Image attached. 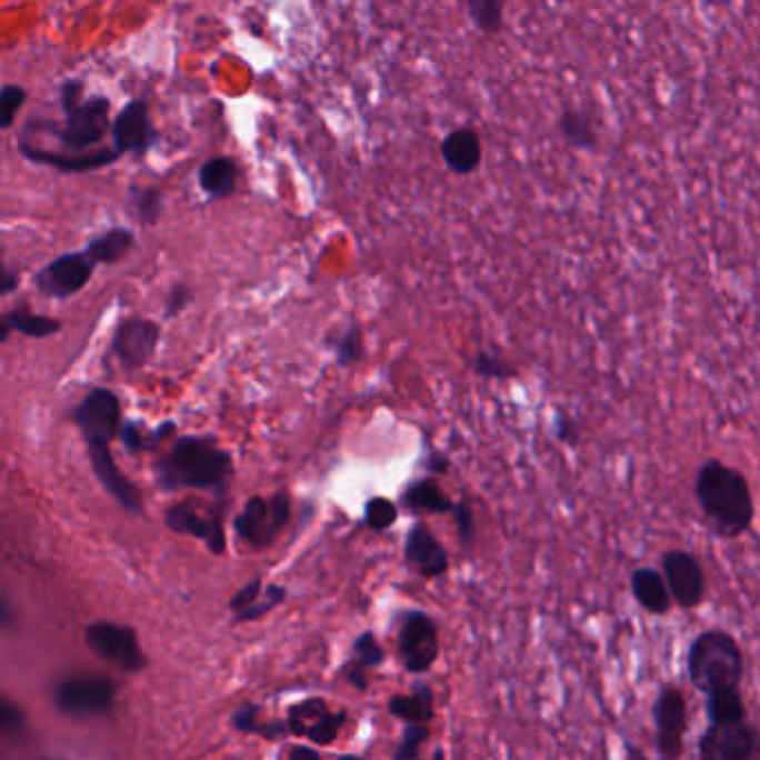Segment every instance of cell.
I'll return each instance as SVG.
<instances>
[{
	"mask_svg": "<svg viewBox=\"0 0 760 760\" xmlns=\"http://www.w3.org/2000/svg\"><path fill=\"white\" fill-rule=\"evenodd\" d=\"M112 139L121 154H146L157 141V130L150 119L148 101H130L112 121Z\"/></svg>",
	"mask_w": 760,
	"mask_h": 760,
	"instance_id": "obj_14",
	"label": "cell"
},
{
	"mask_svg": "<svg viewBox=\"0 0 760 760\" xmlns=\"http://www.w3.org/2000/svg\"><path fill=\"white\" fill-rule=\"evenodd\" d=\"M656 749L662 760H680L684 749V736L689 731V704L682 689L673 682H664L651 707Z\"/></svg>",
	"mask_w": 760,
	"mask_h": 760,
	"instance_id": "obj_5",
	"label": "cell"
},
{
	"mask_svg": "<svg viewBox=\"0 0 760 760\" xmlns=\"http://www.w3.org/2000/svg\"><path fill=\"white\" fill-rule=\"evenodd\" d=\"M760 731L747 720L709 722L698 740V760H756Z\"/></svg>",
	"mask_w": 760,
	"mask_h": 760,
	"instance_id": "obj_6",
	"label": "cell"
},
{
	"mask_svg": "<svg viewBox=\"0 0 760 760\" xmlns=\"http://www.w3.org/2000/svg\"><path fill=\"white\" fill-rule=\"evenodd\" d=\"M328 713V707H326V702L323 700H306V702H299V704H294L292 709H290V713H288V729L294 733V736H306V731H308V727L314 722V720H319L321 716H326Z\"/></svg>",
	"mask_w": 760,
	"mask_h": 760,
	"instance_id": "obj_32",
	"label": "cell"
},
{
	"mask_svg": "<svg viewBox=\"0 0 760 760\" xmlns=\"http://www.w3.org/2000/svg\"><path fill=\"white\" fill-rule=\"evenodd\" d=\"M433 760H444V756H442V751H438V753H436V758H433Z\"/></svg>",
	"mask_w": 760,
	"mask_h": 760,
	"instance_id": "obj_49",
	"label": "cell"
},
{
	"mask_svg": "<svg viewBox=\"0 0 760 760\" xmlns=\"http://www.w3.org/2000/svg\"><path fill=\"white\" fill-rule=\"evenodd\" d=\"M471 21L484 34H496L502 30L504 23V6L498 0H469L467 6Z\"/></svg>",
	"mask_w": 760,
	"mask_h": 760,
	"instance_id": "obj_31",
	"label": "cell"
},
{
	"mask_svg": "<svg viewBox=\"0 0 760 760\" xmlns=\"http://www.w3.org/2000/svg\"><path fill=\"white\" fill-rule=\"evenodd\" d=\"M558 130L564 137V141L573 148L593 150L598 146V134L593 130V123L582 110H564L558 121Z\"/></svg>",
	"mask_w": 760,
	"mask_h": 760,
	"instance_id": "obj_25",
	"label": "cell"
},
{
	"mask_svg": "<svg viewBox=\"0 0 760 760\" xmlns=\"http://www.w3.org/2000/svg\"><path fill=\"white\" fill-rule=\"evenodd\" d=\"M704 713L709 722H738L747 720V704L740 689L720 691L709 696L704 702Z\"/></svg>",
	"mask_w": 760,
	"mask_h": 760,
	"instance_id": "obj_27",
	"label": "cell"
},
{
	"mask_svg": "<svg viewBox=\"0 0 760 760\" xmlns=\"http://www.w3.org/2000/svg\"><path fill=\"white\" fill-rule=\"evenodd\" d=\"M232 724L239 731H243V733H259V736L263 733V727H266V722H261V718H259V707L257 704L239 707L234 711V716H232Z\"/></svg>",
	"mask_w": 760,
	"mask_h": 760,
	"instance_id": "obj_39",
	"label": "cell"
},
{
	"mask_svg": "<svg viewBox=\"0 0 760 760\" xmlns=\"http://www.w3.org/2000/svg\"><path fill=\"white\" fill-rule=\"evenodd\" d=\"M442 157L456 174H471L482 163V141L471 128H460L442 141Z\"/></svg>",
	"mask_w": 760,
	"mask_h": 760,
	"instance_id": "obj_20",
	"label": "cell"
},
{
	"mask_svg": "<svg viewBox=\"0 0 760 760\" xmlns=\"http://www.w3.org/2000/svg\"><path fill=\"white\" fill-rule=\"evenodd\" d=\"M429 738V727L427 724H411L404 733L402 747L398 749V760H416L420 747Z\"/></svg>",
	"mask_w": 760,
	"mask_h": 760,
	"instance_id": "obj_38",
	"label": "cell"
},
{
	"mask_svg": "<svg viewBox=\"0 0 760 760\" xmlns=\"http://www.w3.org/2000/svg\"><path fill=\"white\" fill-rule=\"evenodd\" d=\"M172 431H174V424H166L163 429H146L143 424H137V422H123L119 438L128 451L141 453V451H152L157 442L163 440Z\"/></svg>",
	"mask_w": 760,
	"mask_h": 760,
	"instance_id": "obj_29",
	"label": "cell"
},
{
	"mask_svg": "<svg viewBox=\"0 0 760 760\" xmlns=\"http://www.w3.org/2000/svg\"><path fill=\"white\" fill-rule=\"evenodd\" d=\"M63 323L54 317H46V314H37L23 308L10 310L3 317H0V341H8L10 332L17 330L26 337L32 339H43V337H52L57 332H61Z\"/></svg>",
	"mask_w": 760,
	"mask_h": 760,
	"instance_id": "obj_21",
	"label": "cell"
},
{
	"mask_svg": "<svg viewBox=\"0 0 760 760\" xmlns=\"http://www.w3.org/2000/svg\"><path fill=\"white\" fill-rule=\"evenodd\" d=\"M190 299H192L190 288L186 283H174L168 299H166V319H172L179 312H183L186 306L190 303Z\"/></svg>",
	"mask_w": 760,
	"mask_h": 760,
	"instance_id": "obj_43",
	"label": "cell"
},
{
	"mask_svg": "<svg viewBox=\"0 0 760 760\" xmlns=\"http://www.w3.org/2000/svg\"><path fill=\"white\" fill-rule=\"evenodd\" d=\"M404 502L416 513H453L456 511V504L451 502V498L442 491V487L433 478H424V480L416 482L407 491Z\"/></svg>",
	"mask_w": 760,
	"mask_h": 760,
	"instance_id": "obj_24",
	"label": "cell"
},
{
	"mask_svg": "<svg viewBox=\"0 0 760 760\" xmlns=\"http://www.w3.org/2000/svg\"><path fill=\"white\" fill-rule=\"evenodd\" d=\"M339 760H361V758H357V756H341Z\"/></svg>",
	"mask_w": 760,
	"mask_h": 760,
	"instance_id": "obj_48",
	"label": "cell"
},
{
	"mask_svg": "<svg viewBox=\"0 0 760 760\" xmlns=\"http://www.w3.org/2000/svg\"><path fill=\"white\" fill-rule=\"evenodd\" d=\"M0 720H3L6 729H19L23 722V713L19 707H14L12 702L3 704V711H0Z\"/></svg>",
	"mask_w": 760,
	"mask_h": 760,
	"instance_id": "obj_44",
	"label": "cell"
},
{
	"mask_svg": "<svg viewBox=\"0 0 760 760\" xmlns=\"http://www.w3.org/2000/svg\"><path fill=\"white\" fill-rule=\"evenodd\" d=\"M283 600H286V591H283L281 587H268L266 593L261 596V600H259L252 609H248L246 613H241L239 620H254V618H261L263 613H268L270 609H274L277 604H281Z\"/></svg>",
	"mask_w": 760,
	"mask_h": 760,
	"instance_id": "obj_41",
	"label": "cell"
},
{
	"mask_svg": "<svg viewBox=\"0 0 760 760\" xmlns=\"http://www.w3.org/2000/svg\"><path fill=\"white\" fill-rule=\"evenodd\" d=\"M97 263L90 259V254L83 252H68L61 254L59 259L50 261L37 277L34 286L39 292L52 299H70L72 294L81 292L92 274H94Z\"/></svg>",
	"mask_w": 760,
	"mask_h": 760,
	"instance_id": "obj_11",
	"label": "cell"
},
{
	"mask_svg": "<svg viewBox=\"0 0 760 760\" xmlns=\"http://www.w3.org/2000/svg\"><path fill=\"white\" fill-rule=\"evenodd\" d=\"M19 283H21L19 272L6 268L3 270V281H0V292H3V297H8V294H12L19 288Z\"/></svg>",
	"mask_w": 760,
	"mask_h": 760,
	"instance_id": "obj_45",
	"label": "cell"
},
{
	"mask_svg": "<svg viewBox=\"0 0 760 760\" xmlns=\"http://www.w3.org/2000/svg\"><path fill=\"white\" fill-rule=\"evenodd\" d=\"M134 248V237L130 230L126 228H110L106 230L103 234L94 237L86 252L90 254V259L99 266V263H108V266H114V263H121L130 250Z\"/></svg>",
	"mask_w": 760,
	"mask_h": 760,
	"instance_id": "obj_23",
	"label": "cell"
},
{
	"mask_svg": "<svg viewBox=\"0 0 760 760\" xmlns=\"http://www.w3.org/2000/svg\"><path fill=\"white\" fill-rule=\"evenodd\" d=\"M326 343L332 348L341 366H352L363 357V334H361V328L354 323L339 330L334 337H328Z\"/></svg>",
	"mask_w": 760,
	"mask_h": 760,
	"instance_id": "obj_28",
	"label": "cell"
},
{
	"mask_svg": "<svg viewBox=\"0 0 760 760\" xmlns=\"http://www.w3.org/2000/svg\"><path fill=\"white\" fill-rule=\"evenodd\" d=\"M429 469H431L433 473H447V471H449V460H447V456L433 453V456L429 458Z\"/></svg>",
	"mask_w": 760,
	"mask_h": 760,
	"instance_id": "obj_47",
	"label": "cell"
},
{
	"mask_svg": "<svg viewBox=\"0 0 760 760\" xmlns=\"http://www.w3.org/2000/svg\"><path fill=\"white\" fill-rule=\"evenodd\" d=\"M693 496L709 529L720 540H738L751 529L756 504L742 471L711 458L696 473Z\"/></svg>",
	"mask_w": 760,
	"mask_h": 760,
	"instance_id": "obj_1",
	"label": "cell"
},
{
	"mask_svg": "<svg viewBox=\"0 0 760 760\" xmlns=\"http://www.w3.org/2000/svg\"><path fill=\"white\" fill-rule=\"evenodd\" d=\"M687 676L691 687L707 698L720 691L740 689L744 678V651L727 629H704L687 649Z\"/></svg>",
	"mask_w": 760,
	"mask_h": 760,
	"instance_id": "obj_3",
	"label": "cell"
},
{
	"mask_svg": "<svg viewBox=\"0 0 760 760\" xmlns=\"http://www.w3.org/2000/svg\"><path fill=\"white\" fill-rule=\"evenodd\" d=\"M21 154L26 159H30L32 163H41V166H50L57 168L61 172H92V170H101L106 166H112L119 161L121 152L114 148H99L86 154H70V152H57V150H41L28 141H21L19 146Z\"/></svg>",
	"mask_w": 760,
	"mask_h": 760,
	"instance_id": "obj_17",
	"label": "cell"
},
{
	"mask_svg": "<svg viewBox=\"0 0 760 760\" xmlns=\"http://www.w3.org/2000/svg\"><path fill=\"white\" fill-rule=\"evenodd\" d=\"M26 101H28V92L21 86H12V83L3 86V92H0V110H3L0 126H3V130H10L14 126V119L19 110L26 106Z\"/></svg>",
	"mask_w": 760,
	"mask_h": 760,
	"instance_id": "obj_34",
	"label": "cell"
},
{
	"mask_svg": "<svg viewBox=\"0 0 760 760\" xmlns=\"http://www.w3.org/2000/svg\"><path fill=\"white\" fill-rule=\"evenodd\" d=\"M72 420L81 431L86 447L112 444L123 427L121 400L110 389H94L74 409Z\"/></svg>",
	"mask_w": 760,
	"mask_h": 760,
	"instance_id": "obj_7",
	"label": "cell"
},
{
	"mask_svg": "<svg viewBox=\"0 0 760 760\" xmlns=\"http://www.w3.org/2000/svg\"><path fill=\"white\" fill-rule=\"evenodd\" d=\"M343 713H326V716H321L319 720H314L310 727H308V731H306V736L312 740V742H317V744H330L334 738H337V733H339V729H341V724H343Z\"/></svg>",
	"mask_w": 760,
	"mask_h": 760,
	"instance_id": "obj_35",
	"label": "cell"
},
{
	"mask_svg": "<svg viewBox=\"0 0 760 760\" xmlns=\"http://www.w3.org/2000/svg\"><path fill=\"white\" fill-rule=\"evenodd\" d=\"M86 642L101 660L119 667L121 671L137 673L146 667V656L139 636L132 627L114 622H94L86 629Z\"/></svg>",
	"mask_w": 760,
	"mask_h": 760,
	"instance_id": "obj_8",
	"label": "cell"
},
{
	"mask_svg": "<svg viewBox=\"0 0 760 760\" xmlns=\"http://www.w3.org/2000/svg\"><path fill=\"white\" fill-rule=\"evenodd\" d=\"M662 576L669 593L680 609H696L704 602L707 578L702 562L684 549H669L660 556Z\"/></svg>",
	"mask_w": 760,
	"mask_h": 760,
	"instance_id": "obj_10",
	"label": "cell"
},
{
	"mask_svg": "<svg viewBox=\"0 0 760 760\" xmlns=\"http://www.w3.org/2000/svg\"><path fill=\"white\" fill-rule=\"evenodd\" d=\"M290 518V500L286 493L272 498H250L234 520L237 533L252 547H270Z\"/></svg>",
	"mask_w": 760,
	"mask_h": 760,
	"instance_id": "obj_9",
	"label": "cell"
},
{
	"mask_svg": "<svg viewBox=\"0 0 760 760\" xmlns=\"http://www.w3.org/2000/svg\"><path fill=\"white\" fill-rule=\"evenodd\" d=\"M407 556H409V562L416 564L424 578H440L449 569V556L444 547L424 524H418L411 531Z\"/></svg>",
	"mask_w": 760,
	"mask_h": 760,
	"instance_id": "obj_18",
	"label": "cell"
},
{
	"mask_svg": "<svg viewBox=\"0 0 760 760\" xmlns=\"http://www.w3.org/2000/svg\"><path fill=\"white\" fill-rule=\"evenodd\" d=\"M631 593L633 600L651 616H667L673 598L669 593L667 580L662 576V571H656L651 567H640L631 573Z\"/></svg>",
	"mask_w": 760,
	"mask_h": 760,
	"instance_id": "obj_19",
	"label": "cell"
},
{
	"mask_svg": "<svg viewBox=\"0 0 760 760\" xmlns=\"http://www.w3.org/2000/svg\"><path fill=\"white\" fill-rule=\"evenodd\" d=\"M232 458L210 436H183L154 464L163 491L197 489L223 493L232 480Z\"/></svg>",
	"mask_w": 760,
	"mask_h": 760,
	"instance_id": "obj_2",
	"label": "cell"
},
{
	"mask_svg": "<svg viewBox=\"0 0 760 760\" xmlns=\"http://www.w3.org/2000/svg\"><path fill=\"white\" fill-rule=\"evenodd\" d=\"M237 163L230 157H212L199 168V188L210 199H226L237 188Z\"/></svg>",
	"mask_w": 760,
	"mask_h": 760,
	"instance_id": "obj_22",
	"label": "cell"
},
{
	"mask_svg": "<svg viewBox=\"0 0 760 760\" xmlns=\"http://www.w3.org/2000/svg\"><path fill=\"white\" fill-rule=\"evenodd\" d=\"M398 520V507L387 498H372L366 504V522L374 531H384Z\"/></svg>",
	"mask_w": 760,
	"mask_h": 760,
	"instance_id": "obj_33",
	"label": "cell"
},
{
	"mask_svg": "<svg viewBox=\"0 0 760 760\" xmlns=\"http://www.w3.org/2000/svg\"><path fill=\"white\" fill-rule=\"evenodd\" d=\"M473 368L478 374L489 377V379H509L516 374V370L504 359H500L498 354H491V352H480L473 359Z\"/></svg>",
	"mask_w": 760,
	"mask_h": 760,
	"instance_id": "obj_36",
	"label": "cell"
},
{
	"mask_svg": "<svg viewBox=\"0 0 760 760\" xmlns=\"http://www.w3.org/2000/svg\"><path fill=\"white\" fill-rule=\"evenodd\" d=\"M290 760H321V756L310 749V747H303V744H294L290 749Z\"/></svg>",
	"mask_w": 760,
	"mask_h": 760,
	"instance_id": "obj_46",
	"label": "cell"
},
{
	"mask_svg": "<svg viewBox=\"0 0 760 760\" xmlns=\"http://www.w3.org/2000/svg\"><path fill=\"white\" fill-rule=\"evenodd\" d=\"M263 591V587H261V582L259 580H252V582H248L241 591H237L234 596H232V600H230V609L237 613V616H241V613H246L248 609H252L259 600H261V593Z\"/></svg>",
	"mask_w": 760,
	"mask_h": 760,
	"instance_id": "obj_40",
	"label": "cell"
},
{
	"mask_svg": "<svg viewBox=\"0 0 760 760\" xmlns=\"http://www.w3.org/2000/svg\"><path fill=\"white\" fill-rule=\"evenodd\" d=\"M61 103L66 123L63 128L54 130L59 141L63 143L66 152L70 154H86L92 146L101 143L112 130L110 123V99L106 97H90L86 99L83 81H68L61 88Z\"/></svg>",
	"mask_w": 760,
	"mask_h": 760,
	"instance_id": "obj_4",
	"label": "cell"
},
{
	"mask_svg": "<svg viewBox=\"0 0 760 760\" xmlns=\"http://www.w3.org/2000/svg\"><path fill=\"white\" fill-rule=\"evenodd\" d=\"M130 206L143 226H154L161 217L163 194L157 188H130Z\"/></svg>",
	"mask_w": 760,
	"mask_h": 760,
	"instance_id": "obj_30",
	"label": "cell"
},
{
	"mask_svg": "<svg viewBox=\"0 0 760 760\" xmlns=\"http://www.w3.org/2000/svg\"><path fill=\"white\" fill-rule=\"evenodd\" d=\"M117 698V684L99 676H81L63 680L57 689V704L70 716L106 713Z\"/></svg>",
	"mask_w": 760,
	"mask_h": 760,
	"instance_id": "obj_12",
	"label": "cell"
},
{
	"mask_svg": "<svg viewBox=\"0 0 760 760\" xmlns=\"http://www.w3.org/2000/svg\"><path fill=\"white\" fill-rule=\"evenodd\" d=\"M391 711L411 724H427L433 718V693L420 687L411 696H398L391 700Z\"/></svg>",
	"mask_w": 760,
	"mask_h": 760,
	"instance_id": "obj_26",
	"label": "cell"
},
{
	"mask_svg": "<svg viewBox=\"0 0 760 760\" xmlns=\"http://www.w3.org/2000/svg\"><path fill=\"white\" fill-rule=\"evenodd\" d=\"M456 522H458V533H460V540L464 544H471L473 542V536H476V520H473V509L467 504V502H460L456 504Z\"/></svg>",
	"mask_w": 760,
	"mask_h": 760,
	"instance_id": "obj_42",
	"label": "cell"
},
{
	"mask_svg": "<svg viewBox=\"0 0 760 760\" xmlns=\"http://www.w3.org/2000/svg\"><path fill=\"white\" fill-rule=\"evenodd\" d=\"M400 653L409 671H429L440 653L438 627L427 613H411L400 636Z\"/></svg>",
	"mask_w": 760,
	"mask_h": 760,
	"instance_id": "obj_15",
	"label": "cell"
},
{
	"mask_svg": "<svg viewBox=\"0 0 760 760\" xmlns=\"http://www.w3.org/2000/svg\"><path fill=\"white\" fill-rule=\"evenodd\" d=\"M354 651H357V662H352V667H359L366 671V667H374L382 662L384 653H382V647H379V642L374 640L372 633H363L357 644H354Z\"/></svg>",
	"mask_w": 760,
	"mask_h": 760,
	"instance_id": "obj_37",
	"label": "cell"
},
{
	"mask_svg": "<svg viewBox=\"0 0 760 760\" xmlns=\"http://www.w3.org/2000/svg\"><path fill=\"white\" fill-rule=\"evenodd\" d=\"M166 524L181 536H192L199 538L208 544L212 553H223L226 551V533H223V522L219 513H203L197 509L192 502H181L174 504L166 511Z\"/></svg>",
	"mask_w": 760,
	"mask_h": 760,
	"instance_id": "obj_16",
	"label": "cell"
},
{
	"mask_svg": "<svg viewBox=\"0 0 760 760\" xmlns=\"http://www.w3.org/2000/svg\"><path fill=\"white\" fill-rule=\"evenodd\" d=\"M161 339V328L157 321L146 317H128L119 323L114 339H112V352L119 357V361L130 368H143L157 352Z\"/></svg>",
	"mask_w": 760,
	"mask_h": 760,
	"instance_id": "obj_13",
	"label": "cell"
}]
</instances>
